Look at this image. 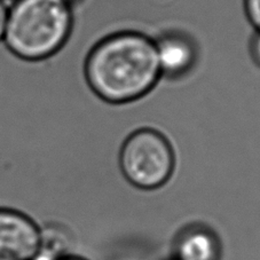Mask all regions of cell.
Wrapping results in <instances>:
<instances>
[{
    "mask_svg": "<svg viewBox=\"0 0 260 260\" xmlns=\"http://www.w3.org/2000/svg\"><path fill=\"white\" fill-rule=\"evenodd\" d=\"M85 76L103 101L126 103L146 95L162 77L155 42L138 31H118L89 51Z\"/></svg>",
    "mask_w": 260,
    "mask_h": 260,
    "instance_id": "cell-1",
    "label": "cell"
},
{
    "mask_svg": "<svg viewBox=\"0 0 260 260\" xmlns=\"http://www.w3.org/2000/svg\"><path fill=\"white\" fill-rule=\"evenodd\" d=\"M73 23V8L63 0H12L2 43L20 61L38 63L64 46Z\"/></svg>",
    "mask_w": 260,
    "mask_h": 260,
    "instance_id": "cell-2",
    "label": "cell"
},
{
    "mask_svg": "<svg viewBox=\"0 0 260 260\" xmlns=\"http://www.w3.org/2000/svg\"><path fill=\"white\" fill-rule=\"evenodd\" d=\"M120 172L128 183L139 189L163 187L177 167V151L163 133L140 128L125 139L118 154Z\"/></svg>",
    "mask_w": 260,
    "mask_h": 260,
    "instance_id": "cell-3",
    "label": "cell"
},
{
    "mask_svg": "<svg viewBox=\"0 0 260 260\" xmlns=\"http://www.w3.org/2000/svg\"><path fill=\"white\" fill-rule=\"evenodd\" d=\"M42 245V230L32 219L0 208V260H35Z\"/></svg>",
    "mask_w": 260,
    "mask_h": 260,
    "instance_id": "cell-4",
    "label": "cell"
},
{
    "mask_svg": "<svg viewBox=\"0 0 260 260\" xmlns=\"http://www.w3.org/2000/svg\"><path fill=\"white\" fill-rule=\"evenodd\" d=\"M179 260H218L216 236L206 230H191L178 243Z\"/></svg>",
    "mask_w": 260,
    "mask_h": 260,
    "instance_id": "cell-5",
    "label": "cell"
},
{
    "mask_svg": "<svg viewBox=\"0 0 260 260\" xmlns=\"http://www.w3.org/2000/svg\"><path fill=\"white\" fill-rule=\"evenodd\" d=\"M244 12L254 31L260 32V0H243Z\"/></svg>",
    "mask_w": 260,
    "mask_h": 260,
    "instance_id": "cell-6",
    "label": "cell"
},
{
    "mask_svg": "<svg viewBox=\"0 0 260 260\" xmlns=\"http://www.w3.org/2000/svg\"><path fill=\"white\" fill-rule=\"evenodd\" d=\"M250 54L254 64L260 68V32L254 31L250 40Z\"/></svg>",
    "mask_w": 260,
    "mask_h": 260,
    "instance_id": "cell-7",
    "label": "cell"
},
{
    "mask_svg": "<svg viewBox=\"0 0 260 260\" xmlns=\"http://www.w3.org/2000/svg\"><path fill=\"white\" fill-rule=\"evenodd\" d=\"M8 7H10V2H7V0H0V43L3 42L4 34H5Z\"/></svg>",
    "mask_w": 260,
    "mask_h": 260,
    "instance_id": "cell-8",
    "label": "cell"
},
{
    "mask_svg": "<svg viewBox=\"0 0 260 260\" xmlns=\"http://www.w3.org/2000/svg\"><path fill=\"white\" fill-rule=\"evenodd\" d=\"M123 3H125L126 4V6L129 8V11H131V13H132V15H133V17H134V25H133V29L131 30V31H136L137 30V28H138V25H139V16H138V13H137V10H136V7H131L128 5L129 4V0L128 2L126 3V0H123ZM122 3V4H123Z\"/></svg>",
    "mask_w": 260,
    "mask_h": 260,
    "instance_id": "cell-9",
    "label": "cell"
},
{
    "mask_svg": "<svg viewBox=\"0 0 260 260\" xmlns=\"http://www.w3.org/2000/svg\"><path fill=\"white\" fill-rule=\"evenodd\" d=\"M134 7H136L138 16H139V26H138L136 31H140L141 26H142V22H143V19H142L143 15H142V11H141V7H140V4H139V2L134 4Z\"/></svg>",
    "mask_w": 260,
    "mask_h": 260,
    "instance_id": "cell-10",
    "label": "cell"
},
{
    "mask_svg": "<svg viewBox=\"0 0 260 260\" xmlns=\"http://www.w3.org/2000/svg\"><path fill=\"white\" fill-rule=\"evenodd\" d=\"M54 260H83V259L76 258V257H69V255H62V257H59Z\"/></svg>",
    "mask_w": 260,
    "mask_h": 260,
    "instance_id": "cell-11",
    "label": "cell"
},
{
    "mask_svg": "<svg viewBox=\"0 0 260 260\" xmlns=\"http://www.w3.org/2000/svg\"><path fill=\"white\" fill-rule=\"evenodd\" d=\"M63 2H66V3H68L69 5H73L74 3H76V2H78V0H63Z\"/></svg>",
    "mask_w": 260,
    "mask_h": 260,
    "instance_id": "cell-12",
    "label": "cell"
},
{
    "mask_svg": "<svg viewBox=\"0 0 260 260\" xmlns=\"http://www.w3.org/2000/svg\"><path fill=\"white\" fill-rule=\"evenodd\" d=\"M7 2H12V0H7Z\"/></svg>",
    "mask_w": 260,
    "mask_h": 260,
    "instance_id": "cell-13",
    "label": "cell"
}]
</instances>
